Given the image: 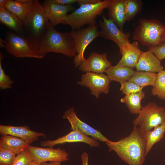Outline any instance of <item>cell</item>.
Segmentation results:
<instances>
[{"mask_svg": "<svg viewBox=\"0 0 165 165\" xmlns=\"http://www.w3.org/2000/svg\"><path fill=\"white\" fill-rule=\"evenodd\" d=\"M110 152L115 151L128 165H143L146 156L145 132L134 126L130 135L117 141L105 142Z\"/></svg>", "mask_w": 165, "mask_h": 165, "instance_id": "1", "label": "cell"}, {"mask_svg": "<svg viewBox=\"0 0 165 165\" xmlns=\"http://www.w3.org/2000/svg\"><path fill=\"white\" fill-rule=\"evenodd\" d=\"M50 23L42 4L39 0H34L30 11L23 20V27L24 37L37 49Z\"/></svg>", "mask_w": 165, "mask_h": 165, "instance_id": "2", "label": "cell"}, {"mask_svg": "<svg viewBox=\"0 0 165 165\" xmlns=\"http://www.w3.org/2000/svg\"><path fill=\"white\" fill-rule=\"evenodd\" d=\"M38 50L43 57L50 52L61 53L70 57H75L77 55L73 40L69 33L57 31L50 23Z\"/></svg>", "mask_w": 165, "mask_h": 165, "instance_id": "3", "label": "cell"}, {"mask_svg": "<svg viewBox=\"0 0 165 165\" xmlns=\"http://www.w3.org/2000/svg\"><path fill=\"white\" fill-rule=\"evenodd\" d=\"M111 0H100L94 3L80 5L71 13L68 14L62 24L69 26L72 30L81 28L86 25L96 24V19L104 10L108 8Z\"/></svg>", "mask_w": 165, "mask_h": 165, "instance_id": "4", "label": "cell"}, {"mask_svg": "<svg viewBox=\"0 0 165 165\" xmlns=\"http://www.w3.org/2000/svg\"><path fill=\"white\" fill-rule=\"evenodd\" d=\"M165 35V25L155 19H140L134 29L133 39L143 46L152 48L162 43Z\"/></svg>", "mask_w": 165, "mask_h": 165, "instance_id": "5", "label": "cell"}, {"mask_svg": "<svg viewBox=\"0 0 165 165\" xmlns=\"http://www.w3.org/2000/svg\"><path fill=\"white\" fill-rule=\"evenodd\" d=\"M4 47L8 53L16 57L43 58L38 50L24 36L11 30L6 33Z\"/></svg>", "mask_w": 165, "mask_h": 165, "instance_id": "6", "label": "cell"}, {"mask_svg": "<svg viewBox=\"0 0 165 165\" xmlns=\"http://www.w3.org/2000/svg\"><path fill=\"white\" fill-rule=\"evenodd\" d=\"M165 122V108L149 101L143 107L133 122L134 126L139 127L145 132L152 130Z\"/></svg>", "mask_w": 165, "mask_h": 165, "instance_id": "7", "label": "cell"}, {"mask_svg": "<svg viewBox=\"0 0 165 165\" xmlns=\"http://www.w3.org/2000/svg\"><path fill=\"white\" fill-rule=\"evenodd\" d=\"M69 33L73 40L77 53L74 58V65L76 67H79L86 59L84 53L86 48L94 39L100 36V31L95 24L85 28L72 30Z\"/></svg>", "mask_w": 165, "mask_h": 165, "instance_id": "8", "label": "cell"}, {"mask_svg": "<svg viewBox=\"0 0 165 165\" xmlns=\"http://www.w3.org/2000/svg\"><path fill=\"white\" fill-rule=\"evenodd\" d=\"M100 36L113 41L118 46L119 51L126 44L130 42V34L121 31L112 20L107 19L104 15L99 22Z\"/></svg>", "mask_w": 165, "mask_h": 165, "instance_id": "9", "label": "cell"}, {"mask_svg": "<svg viewBox=\"0 0 165 165\" xmlns=\"http://www.w3.org/2000/svg\"><path fill=\"white\" fill-rule=\"evenodd\" d=\"M110 81L104 73L86 72L83 74L78 83L90 89L91 94L98 98L101 93L108 94L109 91Z\"/></svg>", "mask_w": 165, "mask_h": 165, "instance_id": "10", "label": "cell"}, {"mask_svg": "<svg viewBox=\"0 0 165 165\" xmlns=\"http://www.w3.org/2000/svg\"><path fill=\"white\" fill-rule=\"evenodd\" d=\"M27 150L32 155L33 161L40 163L48 161L64 162L68 160L69 155L64 149L43 148L29 145Z\"/></svg>", "mask_w": 165, "mask_h": 165, "instance_id": "11", "label": "cell"}, {"mask_svg": "<svg viewBox=\"0 0 165 165\" xmlns=\"http://www.w3.org/2000/svg\"><path fill=\"white\" fill-rule=\"evenodd\" d=\"M62 118L67 119L72 130H77L83 134L90 136L98 141L106 142L109 140L100 131L96 130L79 119L73 107L69 108L64 112Z\"/></svg>", "mask_w": 165, "mask_h": 165, "instance_id": "12", "label": "cell"}, {"mask_svg": "<svg viewBox=\"0 0 165 165\" xmlns=\"http://www.w3.org/2000/svg\"><path fill=\"white\" fill-rule=\"evenodd\" d=\"M81 142L86 143L92 147H98L100 144L97 140L86 135L77 130H72L66 135L53 140L42 141L41 145L51 147L55 145L66 143Z\"/></svg>", "mask_w": 165, "mask_h": 165, "instance_id": "13", "label": "cell"}, {"mask_svg": "<svg viewBox=\"0 0 165 165\" xmlns=\"http://www.w3.org/2000/svg\"><path fill=\"white\" fill-rule=\"evenodd\" d=\"M42 5L49 21L54 27L62 24L68 13L75 9L72 5H61L54 3L52 0H44Z\"/></svg>", "mask_w": 165, "mask_h": 165, "instance_id": "14", "label": "cell"}, {"mask_svg": "<svg viewBox=\"0 0 165 165\" xmlns=\"http://www.w3.org/2000/svg\"><path fill=\"white\" fill-rule=\"evenodd\" d=\"M111 65L106 53L100 54L93 52L87 59L81 63L78 67L79 70L84 72L103 73Z\"/></svg>", "mask_w": 165, "mask_h": 165, "instance_id": "15", "label": "cell"}, {"mask_svg": "<svg viewBox=\"0 0 165 165\" xmlns=\"http://www.w3.org/2000/svg\"><path fill=\"white\" fill-rule=\"evenodd\" d=\"M0 133L18 138L29 145L38 140L40 136L46 137L45 134L33 130L28 126H15L0 125Z\"/></svg>", "mask_w": 165, "mask_h": 165, "instance_id": "16", "label": "cell"}, {"mask_svg": "<svg viewBox=\"0 0 165 165\" xmlns=\"http://www.w3.org/2000/svg\"><path fill=\"white\" fill-rule=\"evenodd\" d=\"M135 68L138 71L156 73L163 70L160 60L148 50L145 52L141 51Z\"/></svg>", "mask_w": 165, "mask_h": 165, "instance_id": "17", "label": "cell"}, {"mask_svg": "<svg viewBox=\"0 0 165 165\" xmlns=\"http://www.w3.org/2000/svg\"><path fill=\"white\" fill-rule=\"evenodd\" d=\"M141 51L138 42L134 41L126 44L119 51L122 57L117 65L135 68Z\"/></svg>", "mask_w": 165, "mask_h": 165, "instance_id": "18", "label": "cell"}, {"mask_svg": "<svg viewBox=\"0 0 165 165\" xmlns=\"http://www.w3.org/2000/svg\"><path fill=\"white\" fill-rule=\"evenodd\" d=\"M124 0H111L108 8V18L114 22L122 31L126 21Z\"/></svg>", "mask_w": 165, "mask_h": 165, "instance_id": "19", "label": "cell"}, {"mask_svg": "<svg viewBox=\"0 0 165 165\" xmlns=\"http://www.w3.org/2000/svg\"><path fill=\"white\" fill-rule=\"evenodd\" d=\"M0 22L10 30L24 36L23 21L5 7H0Z\"/></svg>", "mask_w": 165, "mask_h": 165, "instance_id": "20", "label": "cell"}, {"mask_svg": "<svg viewBox=\"0 0 165 165\" xmlns=\"http://www.w3.org/2000/svg\"><path fill=\"white\" fill-rule=\"evenodd\" d=\"M135 71L133 68L125 66L111 65L105 72L110 81L121 83L128 81Z\"/></svg>", "mask_w": 165, "mask_h": 165, "instance_id": "21", "label": "cell"}, {"mask_svg": "<svg viewBox=\"0 0 165 165\" xmlns=\"http://www.w3.org/2000/svg\"><path fill=\"white\" fill-rule=\"evenodd\" d=\"M29 145L20 138L10 135H2L0 139V148L10 150L16 155L23 152Z\"/></svg>", "mask_w": 165, "mask_h": 165, "instance_id": "22", "label": "cell"}, {"mask_svg": "<svg viewBox=\"0 0 165 165\" xmlns=\"http://www.w3.org/2000/svg\"><path fill=\"white\" fill-rule=\"evenodd\" d=\"M145 96V92L142 91L126 95L120 99V101L126 105L130 113L134 114H138L143 107L141 102Z\"/></svg>", "mask_w": 165, "mask_h": 165, "instance_id": "23", "label": "cell"}, {"mask_svg": "<svg viewBox=\"0 0 165 165\" xmlns=\"http://www.w3.org/2000/svg\"><path fill=\"white\" fill-rule=\"evenodd\" d=\"M33 1L31 0L27 3H22L17 0H7L5 7L23 21L30 11Z\"/></svg>", "mask_w": 165, "mask_h": 165, "instance_id": "24", "label": "cell"}, {"mask_svg": "<svg viewBox=\"0 0 165 165\" xmlns=\"http://www.w3.org/2000/svg\"><path fill=\"white\" fill-rule=\"evenodd\" d=\"M158 73L143 71L135 72L129 81L133 82L138 85L144 87L148 86L152 87L154 85Z\"/></svg>", "mask_w": 165, "mask_h": 165, "instance_id": "25", "label": "cell"}, {"mask_svg": "<svg viewBox=\"0 0 165 165\" xmlns=\"http://www.w3.org/2000/svg\"><path fill=\"white\" fill-rule=\"evenodd\" d=\"M153 129L152 130L145 132L146 155L152 149L153 146L164 137L165 122L162 124Z\"/></svg>", "mask_w": 165, "mask_h": 165, "instance_id": "26", "label": "cell"}, {"mask_svg": "<svg viewBox=\"0 0 165 165\" xmlns=\"http://www.w3.org/2000/svg\"><path fill=\"white\" fill-rule=\"evenodd\" d=\"M142 2L140 0H124L126 21L132 19L142 9Z\"/></svg>", "mask_w": 165, "mask_h": 165, "instance_id": "27", "label": "cell"}, {"mask_svg": "<svg viewBox=\"0 0 165 165\" xmlns=\"http://www.w3.org/2000/svg\"><path fill=\"white\" fill-rule=\"evenodd\" d=\"M157 74L155 84L151 90L152 94L161 100H165V70Z\"/></svg>", "mask_w": 165, "mask_h": 165, "instance_id": "28", "label": "cell"}, {"mask_svg": "<svg viewBox=\"0 0 165 165\" xmlns=\"http://www.w3.org/2000/svg\"><path fill=\"white\" fill-rule=\"evenodd\" d=\"M16 155L10 150L0 148V165H12Z\"/></svg>", "mask_w": 165, "mask_h": 165, "instance_id": "29", "label": "cell"}, {"mask_svg": "<svg viewBox=\"0 0 165 165\" xmlns=\"http://www.w3.org/2000/svg\"><path fill=\"white\" fill-rule=\"evenodd\" d=\"M3 57L2 52H0V88L1 90H5L11 88V85L13 83V81L11 79L9 76L6 74L3 69L2 61Z\"/></svg>", "mask_w": 165, "mask_h": 165, "instance_id": "30", "label": "cell"}, {"mask_svg": "<svg viewBox=\"0 0 165 165\" xmlns=\"http://www.w3.org/2000/svg\"><path fill=\"white\" fill-rule=\"evenodd\" d=\"M121 84L120 90L125 95L141 91L144 88L129 81L122 83Z\"/></svg>", "mask_w": 165, "mask_h": 165, "instance_id": "31", "label": "cell"}, {"mask_svg": "<svg viewBox=\"0 0 165 165\" xmlns=\"http://www.w3.org/2000/svg\"><path fill=\"white\" fill-rule=\"evenodd\" d=\"M33 160V158L27 149L16 155L12 165H28Z\"/></svg>", "mask_w": 165, "mask_h": 165, "instance_id": "32", "label": "cell"}, {"mask_svg": "<svg viewBox=\"0 0 165 165\" xmlns=\"http://www.w3.org/2000/svg\"><path fill=\"white\" fill-rule=\"evenodd\" d=\"M148 50L153 53L160 60L165 58V42L154 47L149 48Z\"/></svg>", "mask_w": 165, "mask_h": 165, "instance_id": "33", "label": "cell"}, {"mask_svg": "<svg viewBox=\"0 0 165 165\" xmlns=\"http://www.w3.org/2000/svg\"><path fill=\"white\" fill-rule=\"evenodd\" d=\"M54 3L63 5H72L77 2L78 0H52Z\"/></svg>", "mask_w": 165, "mask_h": 165, "instance_id": "34", "label": "cell"}, {"mask_svg": "<svg viewBox=\"0 0 165 165\" xmlns=\"http://www.w3.org/2000/svg\"><path fill=\"white\" fill-rule=\"evenodd\" d=\"M89 156L86 152H83L81 155L82 165H88Z\"/></svg>", "mask_w": 165, "mask_h": 165, "instance_id": "35", "label": "cell"}, {"mask_svg": "<svg viewBox=\"0 0 165 165\" xmlns=\"http://www.w3.org/2000/svg\"><path fill=\"white\" fill-rule=\"evenodd\" d=\"M41 165H61V162H51L49 163L47 162L43 163H41Z\"/></svg>", "mask_w": 165, "mask_h": 165, "instance_id": "36", "label": "cell"}, {"mask_svg": "<svg viewBox=\"0 0 165 165\" xmlns=\"http://www.w3.org/2000/svg\"><path fill=\"white\" fill-rule=\"evenodd\" d=\"M7 0H0V7H5V5Z\"/></svg>", "mask_w": 165, "mask_h": 165, "instance_id": "37", "label": "cell"}, {"mask_svg": "<svg viewBox=\"0 0 165 165\" xmlns=\"http://www.w3.org/2000/svg\"><path fill=\"white\" fill-rule=\"evenodd\" d=\"M41 163H37L34 161H32L28 165H41Z\"/></svg>", "mask_w": 165, "mask_h": 165, "instance_id": "38", "label": "cell"}, {"mask_svg": "<svg viewBox=\"0 0 165 165\" xmlns=\"http://www.w3.org/2000/svg\"><path fill=\"white\" fill-rule=\"evenodd\" d=\"M18 1L22 3H27L31 1V0H17Z\"/></svg>", "mask_w": 165, "mask_h": 165, "instance_id": "39", "label": "cell"}, {"mask_svg": "<svg viewBox=\"0 0 165 165\" xmlns=\"http://www.w3.org/2000/svg\"><path fill=\"white\" fill-rule=\"evenodd\" d=\"M162 42H165V35L163 38L162 40Z\"/></svg>", "mask_w": 165, "mask_h": 165, "instance_id": "40", "label": "cell"}]
</instances>
